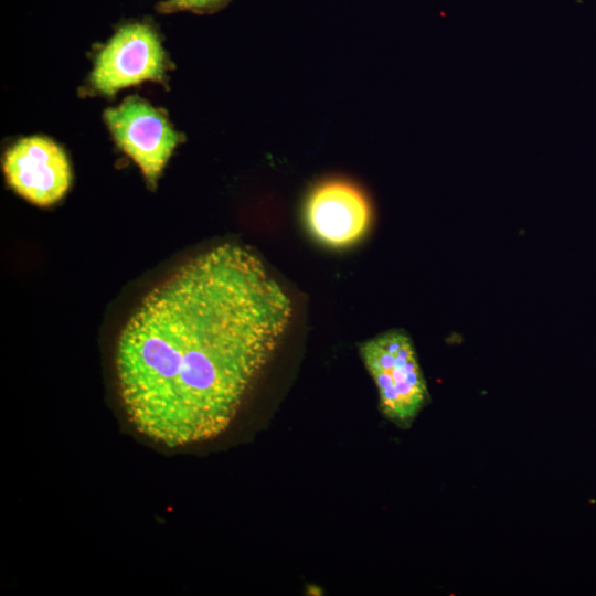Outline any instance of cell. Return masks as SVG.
<instances>
[{
    "label": "cell",
    "instance_id": "6da1fadb",
    "mask_svg": "<svg viewBox=\"0 0 596 596\" xmlns=\"http://www.w3.org/2000/svg\"><path fill=\"white\" fill-rule=\"evenodd\" d=\"M291 318L289 296L249 249L223 244L193 257L120 332L116 372L128 419L169 447L221 435Z\"/></svg>",
    "mask_w": 596,
    "mask_h": 596
},
{
    "label": "cell",
    "instance_id": "277c9868",
    "mask_svg": "<svg viewBox=\"0 0 596 596\" xmlns=\"http://www.w3.org/2000/svg\"><path fill=\"white\" fill-rule=\"evenodd\" d=\"M105 121L118 147L141 169L155 187L162 168L181 141L162 111L138 97L126 98L104 113Z\"/></svg>",
    "mask_w": 596,
    "mask_h": 596
},
{
    "label": "cell",
    "instance_id": "52a82bcc",
    "mask_svg": "<svg viewBox=\"0 0 596 596\" xmlns=\"http://www.w3.org/2000/svg\"><path fill=\"white\" fill-rule=\"evenodd\" d=\"M231 0H166L157 6L160 13L191 11L194 13H212L225 7Z\"/></svg>",
    "mask_w": 596,
    "mask_h": 596
},
{
    "label": "cell",
    "instance_id": "5b68a950",
    "mask_svg": "<svg viewBox=\"0 0 596 596\" xmlns=\"http://www.w3.org/2000/svg\"><path fill=\"white\" fill-rule=\"evenodd\" d=\"M371 205L354 183L331 179L317 184L305 204V221L310 233L331 247L349 246L369 230Z\"/></svg>",
    "mask_w": 596,
    "mask_h": 596
},
{
    "label": "cell",
    "instance_id": "8992f818",
    "mask_svg": "<svg viewBox=\"0 0 596 596\" xmlns=\"http://www.w3.org/2000/svg\"><path fill=\"white\" fill-rule=\"evenodd\" d=\"M3 171L17 193L41 206L62 199L72 179L65 152L44 137H29L15 142L6 152Z\"/></svg>",
    "mask_w": 596,
    "mask_h": 596
},
{
    "label": "cell",
    "instance_id": "3957f363",
    "mask_svg": "<svg viewBox=\"0 0 596 596\" xmlns=\"http://www.w3.org/2000/svg\"><path fill=\"white\" fill-rule=\"evenodd\" d=\"M166 56L156 31L147 23L123 25L96 57L91 84L100 94L143 81L163 79Z\"/></svg>",
    "mask_w": 596,
    "mask_h": 596
},
{
    "label": "cell",
    "instance_id": "7a4b0ae2",
    "mask_svg": "<svg viewBox=\"0 0 596 596\" xmlns=\"http://www.w3.org/2000/svg\"><path fill=\"white\" fill-rule=\"evenodd\" d=\"M360 354L377 387L381 412L395 425L408 427L429 400L411 338L390 330L360 344Z\"/></svg>",
    "mask_w": 596,
    "mask_h": 596
}]
</instances>
